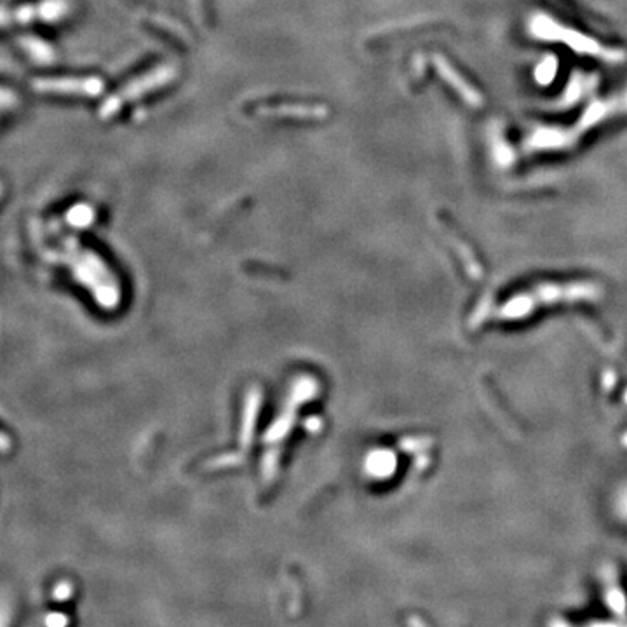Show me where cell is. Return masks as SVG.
Masks as SVG:
<instances>
[{"mask_svg": "<svg viewBox=\"0 0 627 627\" xmlns=\"http://www.w3.org/2000/svg\"><path fill=\"white\" fill-rule=\"evenodd\" d=\"M533 36L538 38H547V40H563L565 44L570 45L572 49L579 53H587V55L603 58L606 61H621L624 55L621 51H615V49H606L603 45H599V42L592 40V38L582 36L579 32H573V30L565 28V26L556 25L552 19L545 16H538L533 19L532 25Z\"/></svg>", "mask_w": 627, "mask_h": 627, "instance_id": "obj_1", "label": "cell"}, {"mask_svg": "<svg viewBox=\"0 0 627 627\" xmlns=\"http://www.w3.org/2000/svg\"><path fill=\"white\" fill-rule=\"evenodd\" d=\"M175 77H176V70L173 67H168V65L138 77V79H134L133 82L128 84L124 89L115 92L111 98L107 99V102L102 105V109H99V115H102V119H111L114 115H117L119 111H121V109L124 105L134 102V99H140L141 96L148 94V92L168 86Z\"/></svg>", "mask_w": 627, "mask_h": 627, "instance_id": "obj_2", "label": "cell"}, {"mask_svg": "<svg viewBox=\"0 0 627 627\" xmlns=\"http://www.w3.org/2000/svg\"><path fill=\"white\" fill-rule=\"evenodd\" d=\"M249 114L271 121L321 122L329 115V110L321 103L296 102H260L249 107Z\"/></svg>", "mask_w": 627, "mask_h": 627, "instance_id": "obj_3", "label": "cell"}, {"mask_svg": "<svg viewBox=\"0 0 627 627\" xmlns=\"http://www.w3.org/2000/svg\"><path fill=\"white\" fill-rule=\"evenodd\" d=\"M32 86L40 94L68 96V98H96L105 89V82L96 75L40 77L33 80Z\"/></svg>", "mask_w": 627, "mask_h": 627, "instance_id": "obj_4", "label": "cell"}, {"mask_svg": "<svg viewBox=\"0 0 627 627\" xmlns=\"http://www.w3.org/2000/svg\"><path fill=\"white\" fill-rule=\"evenodd\" d=\"M143 25L147 26L152 33L156 36L166 38L169 44L176 45V48L185 49L190 42V36L185 30L183 25H180L176 19L169 16H160V14H152L147 19H143Z\"/></svg>", "mask_w": 627, "mask_h": 627, "instance_id": "obj_5", "label": "cell"}, {"mask_svg": "<svg viewBox=\"0 0 627 627\" xmlns=\"http://www.w3.org/2000/svg\"><path fill=\"white\" fill-rule=\"evenodd\" d=\"M434 61H436V67H437V72H440V75L443 77L445 80H448L449 86L459 92V94L464 96L465 102L471 103V105H476V107L481 105L479 92L476 89H472V87L469 86L467 80H465L462 75L457 74L455 68H453L448 61H445L443 58H440V56H436V60Z\"/></svg>", "mask_w": 627, "mask_h": 627, "instance_id": "obj_6", "label": "cell"}, {"mask_svg": "<svg viewBox=\"0 0 627 627\" xmlns=\"http://www.w3.org/2000/svg\"><path fill=\"white\" fill-rule=\"evenodd\" d=\"M21 42L26 55L32 56L33 60L38 61V63H49V61L55 60V53H53V49L49 48L48 44H44V40H38V38L33 37H26L21 38Z\"/></svg>", "mask_w": 627, "mask_h": 627, "instance_id": "obj_7", "label": "cell"}, {"mask_svg": "<svg viewBox=\"0 0 627 627\" xmlns=\"http://www.w3.org/2000/svg\"><path fill=\"white\" fill-rule=\"evenodd\" d=\"M194 9L204 26L211 25V0H194Z\"/></svg>", "mask_w": 627, "mask_h": 627, "instance_id": "obj_8", "label": "cell"}]
</instances>
